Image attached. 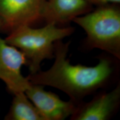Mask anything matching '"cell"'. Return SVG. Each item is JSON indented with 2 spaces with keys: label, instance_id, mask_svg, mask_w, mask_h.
Wrapping results in <instances>:
<instances>
[{
  "label": "cell",
  "instance_id": "cell-1",
  "mask_svg": "<svg viewBox=\"0 0 120 120\" xmlns=\"http://www.w3.org/2000/svg\"><path fill=\"white\" fill-rule=\"evenodd\" d=\"M70 42L62 40L55 43L52 67L47 71H40L27 77L32 84L57 88L66 93L70 100L78 104L85 97L105 87L113 78L115 66L108 57H101L97 65L89 67L70 64L67 59Z\"/></svg>",
  "mask_w": 120,
  "mask_h": 120
},
{
  "label": "cell",
  "instance_id": "cell-2",
  "mask_svg": "<svg viewBox=\"0 0 120 120\" xmlns=\"http://www.w3.org/2000/svg\"><path fill=\"white\" fill-rule=\"evenodd\" d=\"M73 32L74 28L72 27H59L53 23H47L43 27L37 28L23 25L10 32L4 40L23 53L30 74H34L41 70L43 60L54 58L55 43Z\"/></svg>",
  "mask_w": 120,
  "mask_h": 120
},
{
  "label": "cell",
  "instance_id": "cell-3",
  "mask_svg": "<svg viewBox=\"0 0 120 120\" xmlns=\"http://www.w3.org/2000/svg\"><path fill=\"white\" fill-rule=\"evenodd\" d=\"M116 5L98 6L72 21L86 32L88 48L101 49L120 60V11Z\"/></svg>",
  "mask_w": 120,
  "mask_h": 120
},
{
  "label": "cell",
  "instance_id": "cell-4",
  "mask_svg": "<svg viewBox=\"0 0 120 120\" xmlns=\"http://www.w3.org/2000/svg\"><path fill=\"white\" fill-rule=\"evenodd\" d=\"M27 64L23 53L0 37V79L13 94L25 92L31 85L21 72L22 67Z\"/></svg>",
  "mask_w": 120,
  "mask_h": 120
},
{
  "label": "cell",
  "instance_id": "cell-5",
  "mask_svg": "<svg viewBox=\"0 0 120 120\" xmlns=\"http://www.w3.org/2000/svg\"><path fill=\"white\" fill-rule=\"evenodd\" d=\"M45 0H0L1 30L11 32L41 19Z\"/></svg>",
  "mask_w": 120,
  "mask_h": 120
},
{
  "label": "cell",
  "instance_id": "cell-6",
  "mask_svg": "<svg viewBox=\"0 0 120 120\" xmlns=\"http://www.w3.org/2000/svg\"><path fill=\"white\" fill-rule=\"evenodd\" d=\"M45 120H64L74 113L78 103L63 101L57 94L45 90L40 85H31L25 92Z\"/></svg>",
  "mask_w": 120,
  "mask_h": 120
},
{
  "label": "cell",
  "instance_id": "cell-7",
  "mask_svg": "<svg viewBox=\"0 0 120 120\" xmlns=\"http://www.w3.org/2000/svg\"><path fill=\"white\" fill-rule=\"evenodd\" d=\"M120 102V86L94 96L91 101L78 104L70 117L72 120H107L113 115Z\"/></svg>",
  "mask_w": 120,
  "mask_h": 120
},
{
  "label": "cell",
  "instance_id": "cell-8",
  "mask_svg": "<svg viewBox=\"0 0 120 120\" xmlns=\"http://www.w3.org/2000/svg\"><path fill=\"white\" fill-rule=\"evenodd\" d=\"M91 11L92 5L86 0H45L41 19L57 26L72 21Z\"/></svg>",
  "mask_w": 120,
  "mask_h": 120
},
{
  "label": "cell",
  "instance_id": "cell-9",
  "mask_svg": "<svg viewBox=\"0 0 120 120\" xmlns=\"http://www.w3.org/2000/svg\"><path fill=\"white\" fill-rule=\"evenodd\" d=\"M13 95L11 107L5 120H45L25 92H18Z\"/></svg>",
  "mask_w": 120,
  "mask_h": 120
},
{
  "label": "cell",
  "instance_id": "cell-10",
  "mask_svg": "<svg viewBox=\"0 0 120 120\" xmlns=\"http://www.w3.org/2000/svg\"><path fill=\"white\" fill-rule=\"evenodd\" d=\"M86 1L91 5L94 4L98 7L111 4H118L120 2V0H86Z\"/></svg>",
  "mask_w": 120,
  "mask_h": 120
},
{
  "label": "cell",
  "instance_id": "cell-11",
  "mask_svg": "<svg viewBox=\"0 0 120 120\" xmlns=\"http://www.w3.org/2000/svg\"><path fill=\"white\" fill-rule=\"evenodd\" d=\"M0 30H1V24L0 23Z\"/></svg>",
  "mask_w": 120,
  "mask_h": 120
}]
</instances>
